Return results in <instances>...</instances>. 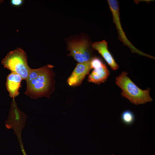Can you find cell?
Instances as JSON below:
<instances>
[{
    "instance_id": "cell-1",
    "label": "cell",
    "mask_w": 155,
    "mask_h": 155,
    "mask_svg": "<svg viewBox=\"0 0 155 155\" xmlns=\"http://www.w3.org/2000/svg\"><path fill=\"white\" fill-rule=\"evenodd\" d=\"M53 65L48 64L37 69H32L26 80L25 94L30 98H49L55 89V75Z\"/></svg>"
},
{
    "instance_id": "cell-2",
    "label": "cell",
    "mask_w": 155,
    "mask_h": 155,
    "mask_svg": "<svg viewBox=\"0 0 155 155\" xmlns=\"http://www.w3.org/2000/svg\"><path fill=\"white\" fill-rule=\"evenodd\" d=\"M127 73L123 71L116 78L115 83L122 91V97L137 105L150 102L152 99L150 95V89L143 90L139 88L127 76Z\"/></svg>"
},
{
    "instance_id": "cell-3",
    "label": "cell",
    "mask_w": 155,
    "mask_h": 155,
    "mask_svg": "<svg viewBox=\"0 0 155 155\" xmlns=\"http://www.w3.org/2000/svg\"><path fill=\"white\" fill-rule=\"evenodd\" d=\"M1 63L5 68L17 73L25 80L32 69L28 65L26 53L19 48L9 52Z\"/></svg>"
},
{
    "instance_id": "cell-4",
    "label": "cell",
    "mask_w": 155,
    "mask_h": 155,
    "mask_svg": "<svg viewBox=\"0 0 155 155\" xmlns=\"http://www.w3.org/2000/svg\"><path fill=\"white\" fill-rule=\"evenodd\" d=\"M67 49L70 51L68 55L79 63L90 61L93 58L90 43L86 39H77L69 41Z\"/></svg>"
},
{
    "instance_id": "cell-5",
    "label": "cell",
    "mask_w": 155,
    "mask_h": 155,
    "mask_svg": "<svg viewBox=\"0 0 155 155\" xmlns=\"http://www.w3.org/2000/svg\"><path fill=\"white\" fill-rule=\"evenodd\" d=\"M28 117L20 111L13 99L11 104L9 114L5 121V126L8 129H13L18 139L21 138L22 129L24 127Z\"/></svg>"
},
{
    "instance_id": "cell-6",
    "label": "cell",
    "mask_w": 155,
    "mask_h": 155,
    "mask_svg": "<svg viewBox=\"0 0 155 155\" xmlns=\"http://www.w3.org/2000/svg\"><path fill=\"white\" fill-rule=\"evenodd\" d=\"M110 9L112 14L113 21L116 26L119 34V40L125 45L129 47L133 53H138L142 55H147L136 48L127 38L121 24L119 8L118 1L115 0H108Z\"/></svg>"
},
{
    "instance_id": "cell-7",
    "label": "cell",
    "mask_w": 155,
    "mask_h": 155,
    "mask_svg": "<svg viewBox=\"0 0 155 155\" xmlns=\"http://www.w3.org/2000/svg\"><path fill=\"white\" fill-rule=\"evenodd\" d=\"M91 69L90 61L78 63L67 80L68 84L71 86H80Z\"/></svg>"
},
{
    "instance_id": "cell-8",
    "label": "cell",
    "mask_w": 155,
    "mask_h": 155,
    "mask_svg": "<svg viewBox=\"0 0 155 155\" xmlns=\"http://www.w3.org/2000/svg\"><path fill=\"white\" fill-rule=\"evenodd\" d=\"M92 47L101 55L107 63L113 70L117 69L119 65L115 62L108 49V44L105 40L93 43Z\"/></svg>"
},
{
    "instance_id": "cell-9",
    "label": "cell",
    "mask_w": 155,
    "mask_h": 155,
    "mask_svg": "<svg viewBox=\"0 0 155 155\" xmlns=\"http://www.w3.org/2000/svg\"><path fill=\"white\" fill-rule=\"evenodd\" d=\"M22 80L20 75L15 72H12L7 76L6 86L11 98H14L19 94V90Z\"/></svg>"
},
{
    "instance_id": "cell-10",
    "label": "cell",
    "mask_w": 155,
    "mask_h": 155,
    "mask_svg": "<svg viewBox=\"0 0 155 155\" xmlns=\"http://www.w3.org/2000/svg\"><path fill=\"white\" fill-rule=\"evenodd\" d=\"M109 74L107 67L104 63L100 67L94 69L88 76V80L90 82L99 84L106 80Z\"/></svg>"
},
{
    "instance_id": "cell-11",
    "label": "cell",
    "mask_w": 155,
    "mask_h": 155,
    "mask_svg": "<svg viewBox=\"0 0 155 155\" xmlns=\"http://www.w3.org/2000/svg\"><path fill=\"white\" fill-rule=\"evenodd\" d=\"M134 118L133 113L129 110L124 111L121 115V118L123 121L127 124H131L134 121Z\"/></svg>"
},
{
    "instance_id": "cell-12",
    "label": "cell",
    "mask_w": 155,
    "mask_h": 155,
    "mask_svg": "<svg viewBox=\"0 0 155 155\" xmlns=\"http://www.w3.org/2000/svg\"><path fill=\"white\" fill-rule=\"evenodd\" d=\"M104 63L99 58L93 57L90 61L91 69H95L100 67Z\"/></svg>"
},
{
    "instance_id": "cell-13",
    "label": "cell",
    "mask_w": 155,
    "mask_h": 155,
    "mask_svg": "<svg viewBox=\"0 0 155 155\" xmlns=\"http://www.w3.org/2000/svg\"><path fill=\"white\" fill-rule=\"evenodd\" d=\"M24 1L23 0H11V3L13 6L19 7L21 6L23 3Z\"/></svg>"
},
{
    "instance_id": "cell-14",
    "label": "cell",
    "mask_w": 155,
    "mask_h": 155,
    "mask_svg": "<svg viewBox=\"0 0 155 155\" xmlns=\"http://www.w3.org/2000/svg\"><path fill=\"white\" fill-rule=\"evenodd\" d=\"M22 153L23 155H26V153L25 152V150L24 149V148L22 147L21 148Z\"/></svg>"
}]
</instances>
